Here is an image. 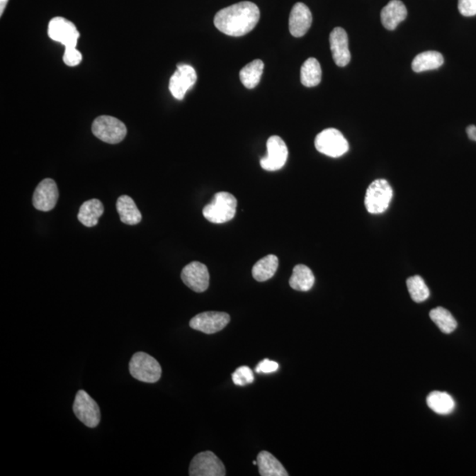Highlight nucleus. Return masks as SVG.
Here are the masks:
<instances>
[{"label": "nucleus", "mask_w": 476, "mask_h": 476, "mask_svg": "<svg viewBox=\"0 0 476 476\" xmlns=\"http://www.w3.org/2000/svg\"><path fill=\"white\" fill-rule=\"evenodd\" d=\"M261 17L254 3L244 1L220 10L215 17V26L230 37H243L258 24Z\"/></svg>", "instance_id": "f257e3e1"}, {"label": "nucleus", "mask_w": 476, "mask_h": 476, "mask_svg": "<svg viewBox=\"0 0 476 476\" xmlns=\"http://www.w3.org/2000/svg\"><path fill=\"white\" fill-rule=\"evenodd\" d=\"M237 200L229 193H216L212 200L203 209V215L208 222L221 225L235 217Z\"/></svg>", "instance_id": "f03ea898"}, {"label": "nucleus", "mask_w": 476, "mask_h": 476, "mask_svg": "<svg viewBox=\"0 0 476 476\" xmlns=\"http://www.w3.org/2000/svg\"><path fill=\"white\" fill-rule=\"evenodd\" d=\"M129 370L135 380L145 383H157L162 377V367L153 356L137 352L129 363Z\"/></svg>", "instance_id": "7ed1b4c3"}, {"label": "nucleus", "mask_w": 476, "mask_h": 476, "mask_svg": "<svg viewBox=\"0 0 476 476\" xmlns=\"http://www.w3.org/2000/svg\"><path fill=\"white\" fill-rule=\"evenodd\" d=\"M392 189L387 180L378 179L371 183L366 196V208L370 214L378 215L385 212L390 205Z\"/></svg>", "instance_id": "20e7f679"}, {"label": "nucleus", "mask_w": 476, "mask_h": 476, "mask_svg": "<svg viewBox=\"0 0 476 476\" xmlns=\"http://www.w3.org/2000/svg\"><path fill=\"white\" fill-rule=\"evenodd\" d=\"M93 135L109 144H118L125 138L128 129L122 121L111 116H100L92 125Z\"/></svg>", "instance_id": "39448f33"}, {"label": "nucleus", "mask_w": 476, "mask_h": 476, "mask_svg": "<svg viewBox=\"0 0 476 476\" xmlns=\"http://www.w3.org/2000/svg\"><path fill=\"white\" fill-rule=\"evenodd\" d=\"M315 147L321 154L333 158L344 156L349 149L348 140L334 128H328L319 133L315 139Z\"/></svg>", "instance_id": "423d86ee"}, {"label": "nucleus", "mask_w": 476, "mask_h": 476, "mask_svg": "<svg viewBox=\"0 0 476 476\" xmlns=\"http://www.w3.org/2000/svg\"><path fill=\"white\" fill-rule=\"evenodd\" d=\"M73 410L75 416L86 427L93 429L98 426L101 421L100 407L88 392L84 390H79L77 392Z\"/></svg>", "instance_id": "0eeeda50"}, {"label": "nucleus", "mask_w": 476, "mask_h": 476, "mask_svg": "<svg viewBox=\"0 0 476 476\" xmlns=\"http://www.w3.org/2000/svg\"><path fill=\"white\" fill-rule=\"evenodd\" d=\"M48 35L53 41L60 42L64 49L76 48L79 32L72 21L63 17H55L50 21Z\"/></svg>", "instance_id": "6e6552de"}, {"label": "nucleus", "mask_w": 476, "mask_h": 476, "mask_svg": "<svg viewBox=\"0 0 476 476\" xmlns=\"http://www.w3.org/2000/svg\"><path fill=\"white\" fill-rule=\"evenodd\" d=\"M191 476H225L226 470L221 460L210 450L197 454L190 464Z\"/></svg>", "instance_id": "1a4fd4ad"}, {"label": "nucleus", "mask_w": 476, "mask_h": 476, "mask_svg": "<svg viewBox=\"0 0 476 476\" xmlns=\"http://www.w3.org/2000/svg\"><path fill=\"white\" fill-rule=\"evenodd\" d=\"M268 154L261 160V165L265 171H276L286 164L288 150L286 143L279 136H271L266 143Z\"/></svg>", "instance_id": "9d476101"}, {"label": "nucleus", "mask_w": 476, "mask_h": 476, "mask_svg": "<svg viewBox=\"0 0 476 476\" xmlns=\"http://www.w3.org/2000/svg\"><path fill=\"white\" fill-rule=\"evenodd\" d=\"M230 321L228 313L205 312L193 317L190 321V327L202 333L212 334L225 329Z\"/></svg>", "instance_id": "9b49d317"}, {"label": "nucleus", "mask_w": 476, "mask_h": 476, "mask_svg": "<svg viewBox=\"0 0 476 476\" xmlns=\"http://www.w3.org/2000/svg\"><path fill=\"white\" fill-rule=\"evenodd\" d=\"M197 81L196 69L189 64H178V69L169 79V89L176 99L183 100L188 90Z\"/></svg>", "instance_id": "f8f14e48"}, {"label": "nucleus", "mask_w": 476, "mask_h": 476, "mask_svg": "<svg viewBox=\"0 0 476 476\" xmlns=\"http://www.w3.org/2000/svg\"><path fill=\"white\" fill-rule=\"evenodd\" d=\"M181 278L183 283L197 293L207 290L210 280L207 266L198 261L186 266L182 270Z\"/></svg>", "instance_id": "ddd939ff"}, {"label": "nucleus", "mask_w": 476, "mask_h": 476, "mask_svg": "<svg viewBox=\"0 0 476 476\" xmlns=\"http://www.w3.org/2000/svg\"><path fill=\"white\" fill-rule=\"evenodd\" d=\"M59 197V189L56 182L50 178L43 179L35 191L34 207L39 211L49 212L55 208Z\"/></svg>", "instance_id": "4468645a"}, {"label": "nucleus", "mask_w": 476, "mask_h": 476, "mask_svg": "<svg viewBox=\"0 0 476 476\" xmlns=\"http://www.w3.org/2000/svg\"><path fill=\"white\" fill-rule=\"evenodd\" d=\"M330 48L334 63L344 67L351 62V54L348 49L347 32L342 28H335L330 34Z\"/></svg>", "instance_id": "2eb2a0df"}, {"label": "nucleus", "mask_w": 476, "mask_h": 476, "mask_svg": "<svg viewBox=\"0 0 476 476\" xmlns=\"http://www.w3.org/2000/svg\"><path fill=\"white\" fill-rule=\"evenodd\" d=\"M290 31L295 38H302L307 33L312 23V16L309 7L304 3H297L290 16Z\"/></svg>", "instance_id": "dca6fc26"}, {"label": "nucleus", "mask_w": 476, "mask_h": 476, "mask_svg": "<svg viewBox=\"0 0 476 476\" xmlns=\"http://www.w3.org/2000/svg\"><path fill=\"white\" fill-rule=\"evenodd\" d=\"M407 16L405 5L400 0H391L382 9L381 21L383 26L388 30H395L400 23Z\"/></svg>", "instance_id": "f3484780"}, {"label": "nucleus", "mask_w": 476, "mask_h": 476, "mask_svg": "<svg viewBox=\"0 0 476 476\" xmlns=\"http://www.w3.org/2000/svg\"><path fill=\"white\" fill-rule=\"evenodd\" d=\"M117 210L123 223L128 225H139L142 220V212L131 197L122 196L117 200Z\"/></svg>", "instance_id": "a211bd4d"}, {"label": "nucleus", "mask_w": 476, "mask_h": 476, "mask_svg": "<svg viewBox=\"0 0 476 476\" xmlns=\"http://www.w3.org/2000/svg\"><path fill=\"white\" fill-rule=\"evenodd\" d=\"M104 208L102 202L97 198H92L84 202L79 208L78 219L81 225L91 228L96 226L101 216L103 215Z\"/></svg>", "instance_id": "6ab92c4d"}, {"label": "nucleus", "mask_w": 476, "mask_h": 476, "mask_svg": "<svg viewBox=\"0 0 476 476\" xmlns=\"http://www.w3.org/2000/svg\"><path fill=\"white\" fill-rule=\"evenodd\" d=\"M259 475L261 476H288L283 464L273 454L262 450L257 457Z\"/></svg>", "instance_id": "aec40b11"}, {"label": "nucleus", "mask_w": 476, "mask_h": 476, "mask_svg": "<svg viewBox=\"0 0 476 476\" xmlns=\"http://www.w3.org/2000/svg\"><path fill=\"white\" fill-rule=\"evenodd\" d=\"M315 283V276L311 269L305 265L295 266L290 280L292 288L298 291H309Z\"/></svg>", "instance_id": "412c9836"}, {"label": "nucleus", "mask_w": 476, "mask_h": 476, "mask_svg": "<svg viewBox=\"0 0 476 476\" xmlns=\"http://www.w3.org/2000/svg\"><path fill=\"white\" fill-rule=\"evenodd\" d=\"M427 405L435 413L442 416L453 413L455 409V402L453 397L446 392H431L427 397Z\"/></svg>", "instance_id": "4be33fe9"}, {"label": "nucleus", "mask_w": 476, "mask_h": 476, "mask_svg": "<svg viewBox=\"0 0 476 476\" xmlns=\"http://www.w3.org/2000/svg\"><path fill=\"white\" fill-rule=\"evenodd\" d=\"M443 64V57L441 53L429 50L421 52L414 57L412 62V69L416 73L438 69Z\"/></svg>", "instance_id": "5701e85b"}, {"label": "nucleus", "mask_w": 476, "mask_h": 476, "mask_svg": "<svg viewBox=\"0 0 476 476\" xmlns=\"http://www.w3.org/2000/svg\"><path fill=\"white\" fill-rule=\"evenodd\" d=\"M279 266V259L276 255L269 254L259 261L252 268V276L258 281L268 280L276 275Z\"/></svg>", "instance_id": "b1692460"}, {"label": "nucleus", "mask_w": 476, "mask_h": 476, "mask_svg": "<svg viewBox=\"0 0 476 476\" xmlns=\"http://www.w3.org/2000/svg\"><path fill=\"white\" fill-rule=\"evenodd\" d=\"M264 70V63L261 60H255L243 67L240 71V79L245 88L254 89L261 81Z\"/></svg>", "instance_id": "393cba45"}, {"label": "nucleus", "mask_w": 476, "mask_h": 476, "mask_svg": "<svg viewBox=\"0 0 476 476\" xmlns=\"http://www.w3.org/2000/svg\"><path fill=\"white\" fill-rule=\"evenodd\" d=\"M322 77V70L319 61L310 57L301 67V82L307 88H313L319 84Z\"/></svg>", "instance_id": "a878e982"}, {"label": "nucleus", "mask_w": 476, "mask_h": 476, "mask_svg": "<svg viewBox=\"0 0 476 476\" xmlns=\"http://www.w3.org/2000/svg\"><path fill=\"white\" fill-rule=\"evenodd\" d=\"M430 317L443 334L453 333L456 329L458 323L449 311L443 307L431 310Z\"/></svg>", "instance_id": "bb28decb"}, {"label": "nucleus", "mask_w": 476, "mask_h": 476, "mask_svg": "<svg viewBox=\"0 0 476 476\" xmlns=\"http://www.w3.org/2000/svg\"><path fill=\"white\" fill-rule=\"evenodd\" d=\"M407 290L414 302H421L430 297V290L424 280L419 276H414L407 280Z\"/></svg>", "instance_id": "cd10ccee"}, {"label": "nucleus", "mask_w": 476, "mask_h": 476, "mask_svg": "<svg viewBox=\"0 0 476 476\" xmlns=\"http://www.w3.org/2000/svg\"><path fill=\"white\" fill-rule=\"evenodd\" d=\"M234 384L244 387L254 380V373L248 366H241L232 374Z\"/></svg>", "instance_id": "c85d7f7f"}, {"label": "nucleus", "mask_w": 476, "mask_h": 476, "mask_svg": "<svg viewBox=\"0 0 476 476\" xmlns=\"http://www.w3.org/2000/svg\"><path fill=\"white\" fill-rule=\"evenodd\" d=\"M63 60L68 67H76L81 63L82 54L77 48L64 49Z\"/></svg>", "instance_id": "c756f323"}, {"label": "nucleus", "mask_w": 476, "mask_h": 476, "mask_svg": "<svg viewBox=\"0 0 476 476\" xmlns=\"http://www.w3.org/2000/svg\"><path fill=\"white\" fill-rule=\"evenodd\" d=\"M458 8L463 16L472 17L476 16V0H459Z\"/></svg>", "instance_id": "7c9ffc66"}, {"label": "nucleus", "mask_w": 476, "mask_h": 476, "mask_svg": "<svg viewBox=\"0 0 476 476\" xmlns=\"http://www.w3.org/2000/svg\"><path fill=\"white\" fill-rule=\"evenodd\" d=\"M278 369H279V364L278 363L269 359H264L258 364L257 368H256V373L265 374L273 373Z\"/></svg>", "instance_id": "2f4dec72"}, {"label": "nucleus", "mask_w": 476, "mask_h": 476, "mask_svg": "<svg viewBox=\"0 0 476 476\" xmlns=\"http://www.w3.org/2000/svg\"><path fill=\"white\" fill-rule=\"evenodd\" d=\"M467 133L468 138H470L471 140H474V142H476V125H471L468 126Z\"/></svg>", "instance_id": "473e14b6"}, {"label": "nucleus", "mask_w": 476, "mask_h": 476, "mask_svg": "<svg viewBox=\"0 0 476 476\" xmlns=\"http://www.w3.org/2000/svg\"><path fill=\"white\" fill-rule=\"evenodd\" d=\"M8 1L9 0H0V16H2L4 11H5L6 6L7 5V3H8Z\"/></svg>", "instance_id": "72a5a7b5"}]
</instances>
